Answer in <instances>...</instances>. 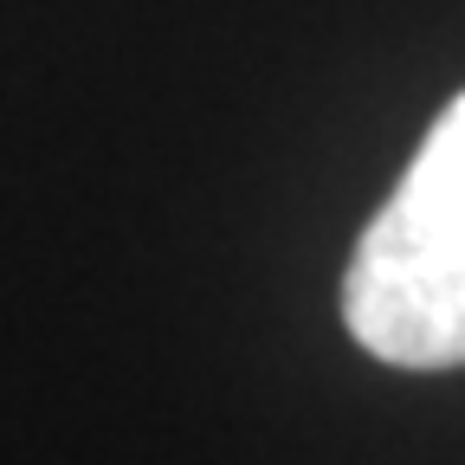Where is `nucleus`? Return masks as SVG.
Wrapping results in <instances>:
<instances>
[{"mask_svg": "<svg viewBox=\"0 0 465 465\" xmlns=\"http://www.w3.org/2000/svg\"><path fill=\"white\" fill-rule=\"evenodd\" d=\"M342 323L388 369H465V91L349 252Z\"/></svg>", "mask_w": 465, "mask_h": 465, "instance_id": "nucleus-1", "label": "nucleus"}]
</instances>
